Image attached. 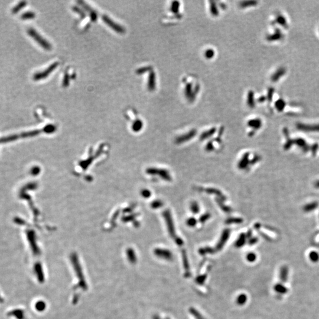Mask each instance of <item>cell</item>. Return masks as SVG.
Here are the masks:
<instances>
[{
	"mask_svg": "<svg viewBox=\"0 0 319 319\" xmlns=\"http://www.w3.org/2000/svg\"><path fill=\"white\" fill-rule=\"evenodd\" d=\"M28 34L32 37L35 41H37L39 44L44 49L50 50L51 49V45L46 39H44L41 35L33 28H30L27 30Z\"/></svg>",
	"mask_w": 319,
	"mask_h": 319,
	"instance_id": "1",
	"label": "cell"
},
{
	"mask_svg": "<svg viewBox=\"0 0 319 319\" xmlns=\"http://www.w3.org/2000/svg\"><path fill=\"white\" fill-rule=\"evenodd\" d=\"M58 65H59V63L57 62L52 63L46 70H43V72H38L37 74H34V76H33V79L34 81H39V80L43 79L44 78H46L50 74H51L54 70H55L57 68Z\"/></svg>",
	"mask_w": 319,
	"mask_h": 319,
	"instance_id": "2",
	"label": "cell"
},
{
	"mask_svg": "<svg viewBox=\"0 0 319 319\" xmlns=\"http://www.w3.org/2000/svg\"><path fill=\"white\" fill-rule=\"evenodd\" d=\"M102 20L106 23V25H108L109 27H111L112 30H114L115 32L120 33V34H123V33H125V29L124 28V27H123L122 25L115 23L109 17L107 16L106 15H103Z\"/></svg>",
	"mask_w": 319,
	"mask_h": 319,
	"instance_id": "3",
	"label": "cell"
},
{
	"mask_svg": "<svg viewBox=\"0 0 319 319\" xmlns=\"http://www.w3.org/2000/svg\"><path fill=\"white\" fill-rule=\"evenodd\" d=\"M155 254L158 257L166 261H172L173 260V254L169 250L167 249H156Z\"/></svg>",
	"mask_w": 319,
	"mask_h": 319,
	"instance_id": "4",
	"label": "cell"
},
{
	"mask_svg": "<svg viewBox=\"0 0 319 319\" xmlns=\"http://www.w3.org/2000/svg\"><path fill=\"white\" fill-rule=\"evenodd\" d=\"M78 2L79 3L80 5L82 6V7L85 8L86 9V11L89 13V16L90 17V18H91V20L92 21H95L97 20V14L96 12L95 11V10L91 8L89 5L86 4L84 1H78Z\"/></svg>",
	"mask_w": 319,
	"mask_h": 319,
	"instance_id": "5",
	"label": "cell"
},
{
	"mask_svg": "<svg viewBox=\"0 0 319 319\" xmlns=\"http://www.w3.org/2000/svg\"><path fill=\"white\" fill-rule=\"evenodd\" d=\"M298 129L306 131H319V125H306L303 123H297Z\"/></svg>",
	"mask_w": 319,
	"mask_h": 319,
	"instance_id": "6",
	"label": "cell"
},
{
	"mask_svg": "<svg viewBox=\"0 0 319 319\" xmlns=\"http://www.w3.org/2000/svg\"><path fill=\"white\" fill-rule=\"evenodd\" d=\"M284 36L281 30L277 28L275 29V32L272 34H270L267 36V40L269 41H278L283 38Z\"/></svg>",
	"mask_w": 319,
	"mask_h": 319,
	"instance_id": "7",
	"label": "cell"
},
{
	"mask_svg": "<svg viewBox=\"0 0 319 319\" xmlns=\"http://www.w3.org/2000/svg\"><path fill=\"white\" fill-rule=\"evenodd\" d=\"M286 69H285V67H279L275 71V72L271 76V81L273 82H277L281 77H283L286 74Z\"/></svg>",
	"mask_w": 319,
	"mask_h": 319,
	"instance_id": "8",
	"label": "cell"
},
{
	"mask_svg": "<svg viewBox=\"0 0 319 319\" xmlns=\"http://www.w3.org/2000/svg\"><path fill=\"white\" fill-rule=\"evenodd\" d=\"M182 258H183V267L184 268L186 271L185 272V277H189L190 275V272L189 271V264H188V260L187 257V255L186 253V251L184 250L182 252Z\"/></svg>",
	"mask_w": 319,
	"mask_h": 319,
	"instance_id": "9",
	"label": "cell"
},
{
	"mask_svg": "<svg viewBox=\"0 0 319 319\" xmlns=\"http://www.w3.org/2000/svg\"><path fill=\"white\" fill-rule=\"evenodd\" d=\"M156 88V75L154 72H151L148 81V88L150 90H153Z\"/></svg>",
	"mask_w": 319,
	"mask_h": 319,
	"instance_id": "10",
	"label": "cell"
},
{
	"mask_svg": "<svg viewBox=\"0 0 319 319\" xmlns=\"http://www.w3.org/2000/svg\"><path fill=\"white\" fill-rule=\"evenodd\" d=\"M228 237H229V231H228V230L225 231L221 237V240L219 241V242L216 246V249L218 250H221V249L223 248L224 244H225V243L226 242Z\"/></svg>",
	"mask_w": 319,
	"mask_h": 319,
	"instance_id": "11",
	"label": "cell"
},
{
	"mask_svg": "<svg viewBox=\"0 0 319 319\" xmlns=\"http://www.w3.org/2000/svg\"><path fill=\"white\" fill-rule=\"evenodd\" d=\"M274 23H278L279 25H281V26H283V27H284L285 28H288V24H287L286 18L280 14H278L276 16Z\"/></svg>",
	"mask_w": 319,
	"mask_h": 319,
	"instance_id": "12",
	"label": "cell"
},
{
	"mask_svg": "<svg viewBox=\"0 0 319 319\" xmlns=\"http://www.w3.org/2000/svg\"><path fill=\"white\" fill-rule=\"evenodd\" d=\"M286 105V102L283 99H279L275 102V107L278 112H282Z\"/></svg>",
	"mask_w": 319,
	"mask_h": 319,
	"instance_id": "13",
	"label": "cell"
},
{
	"mask_svg": "<svg viewBox=\"0 0 319 319\" xmlns=\"http://www.w3.org/2000/svg\"><path fill=\"white\" fill-rule=\"evenodd\" d=\"M248 125L249 127H252L253 128L258 130V129L260 128V127H261L262 123H261V121L260 119H254V120H251L249 121Z\"/></svg>",
	"mask_w": 319,
	"mask_h": 319,
	"instance_id": "14",
	"label": "cell"
},
{
	"mask_svg": "<svg viewBox=\"0 0 319 319\" xmlns=\"http://www.w3.org/2000/svg\"><path fill=\"white\" fill-rule=\"evenodd\" d=\"M288 268L286 267V266H284L283 267L281 270H280V275H279V277H280V279L283 281V282H286L287 280V277H288Z\"/></svg>",
	"mask_w": 319,
	"mask_h": 319,
	"instance_id": "15",
	"label": "cell"
},
{
	"mask_svg": "<svg viewBox=\"0 0 319 319\" xmlns=\"http://www.w3.org/2000/svg\"><path fill=\"white\" fill-rule=\"evenodd\" d=\"M27 4V2L26 1H21V2H20L17 5H16L14 8L12 9V13L13 14H16L18 13L22 8H24L25 6H26Z\"/></svg>",
	"mask_w": 319,
	"mask_h": 319,
	"instance_id": "16",
	"label": "cell"
},
{
	"mask_svg": "<svg viewBox=\"0 0 319 319\" xmlns=\"http://www.w3.org/2000/svg\"><path fill=\"white\" fill-rule=\"evenodd\" d=\"M247 295L245 294H241L237 296V303L239 306H243L247 302Z\"/></svg>",
	"mask_w": 319,
	"mask_h": 319,
	"instance_id": "17",
	"label": "cell"
},
{
	"mask_svg": "<svg viewBox=\"0 0 319 319\" xmlns=\"http://www.w3.org/2000/svg\"><path fill=\"white\" fill-rule=\"evenodd\" d=\"M35 17H36V14L34 13H33L32 11H28V12L23 13L21 16V18L23 20H31V19L34 18Z\"/></svg>",
	"mask_w": 319,
	"mask_h": 319,
	"instance_id": "18",
	"label": "cell"
},
{
	"mask_svg": "<svg viewBox=\"0 0 319 319\" xmlns=\"http://www.w3.org/2000/svg\"><path fill=\"white\" fill-rule=\"evenodd\" d=\"M189 312H190V313L192 315H193V316H194V317H195V319H203V317L202 316V314H201L199 311H197V310H196L195 309H194V308H192V307L190 308V309H189Z\"/></svg>",
	"mask_w": 319,
	"mask_h": 319,
	"instance_id": "19",
	"label": "cell"
},
{
	"mask_svg": "<svg viewBox=\"0 0 319 319\" xmlns=\"http://www.w3.org/2000/svg\"><path fill=\"white\" fill-rule=\"evenodd\" d=\"M274 290L280 294H285L287 291L286 288L281 284H277L274 287Z\"/></svg>",
	"mask_w": 319,
	"mask_h": 319,
	"instance_id": "20",
	"label": "cell"
},
{
	"mask_svg": "<svg viewBox=\"0 0 319 319\" xmlns=\"http://www.w3.org/2000/svg\"><path fill=\"white\" fill-rule=\"evenodd\" d=\"M245 235H243V234L241 235L239 237V239H237V242L235 244L236 246H237V248H240V247H241V246L244 245L245 244Z\"/></svg>",
	"mask_w": 319,
	"mask_h": 319,
	"instance_id": "21",
	"label": "cell"
},
{
	"mask_svg": "<svg viewBox=\"0 0 319 319\" xmlns=\"http://www.w3.org/2000/svg\"><path fill=\"white\" fill-rule=\"evenodd\" d=\"M248 104L250 107H254L255 106L254 92L252 91L249 92L248 97Z\"/></svg>",
	"mask_w": 319,
	"mask_h": 319,
	"instance_id": "22",
	"label": "cell"
},
{
	"mask_svg": "<svg viewBox=\"0 0 319 319\" xmlns=\"http://www.w3.org/2000/svg\"><path fill=\"white\" fill-rule=\"evenodd\" d=\"M257 4L256 1H244L241 3V6L242 7H251V6H256Z\"/></svg>",
	"mask_w": 319,
	"mask_h": 319,
	"instance_id": "23",
	"label": "cell"
},
{
	"mask_svg": "<svg viewBox=\"0 0 319 319\" xmlns=\"http://www.w3.org/2000/svg\"><path fill=\"white\" fill-rule=\"evenodd\" d=\"M207 277V274H205L202 275H199L196 278V282L199 284H203L205 283V280Z\"/></svg>",
	"mask_w": 319,
	"mask_h": 319,
	"instance_id": "24",
	"label": "cell"
},
{
	"mask_svg": "<svg viewBox=\"0 0 319 319\" xmlns=\"http://www.w3.org/2000/svg\"><path fill=\"white\" fill-rule=\"evenodd\" d=\"M309 257L311 260V261L316 262L319 261V255L316 252H311L309 254Z\"/></svg>",
	"mask_w": 319,
	"mask_h": 319,
	"instance_id": "25",
	"label": "cell"
},
{
	"mask_svg": "<svg viewBox=\"0 0 319 319\" xmlns=\"http://www.w3.org/2000/svg\"><path fill=\"white\" fill-rule=\"evenodd\" d=\"M256 259V256L255 254L253 253H250L246 255V260L249 262H253L255 261Z\"/></svg>",
	"mask_w": 319,
	"mask_h": 319,
	"instance_id": "26",
	"label": "cell"
},
{
	"mask_svg": "<svg viewBox=\"0 0 319 319\" xmlns=\"http://www.w3.org/2000/svg\"><path fill=\"white\" fill-rule=\"evenodd\" d=\"M179 7H180L179 2L175 1L172 3L171 9H172V11L174 13H177L179 9Z\"/></svg>",
	"mask_w": 319,
	"mask_h": 319,
	"instance_id": "27",
	"label": "cell"
},
{
	"mask_svg": "<svg viewBox=\"0 0 319 319\" xmlns=\"http://www.w3.org/2000/svg\"><path fill=\"white\" fill-rule=\"evenodd\" d=\"M215 55V52L212 49L207 50L205 53V57L207 59H212Z\"/></svg>",
	"mask_w": 319,
	"mask_h": 319,
	"instance_id": "28",
	"label": "cell"
},
{
	"mask_svg": "<svg viewBox=\"0 0 319 319\" xmlns=\"http://www.w3.org/2000/svg\"><path fill=\"white\" fill-rule=\"evenodd\" d=\"M274 89L272 88H270L268 90V93H267V100L271 102L272 100V97H273V95H274Z\"/></svg>",
	"mask_w": 319,
	"mask_h": 319,
	"instance_id": "29",
	"label": "cell"
},
{
	"mask_svg": "<svg viewBox=\"0 0 319 319\" xmlns=\"http://www.w3.org/2000/svg\"><path fill=\"white\" fill-rule=\"evenodd\" d=\"M317 204L316 203H313L310 205H307L306 207H304V210L307 212L310 211L314 209L317 207Z\"/></svg>",
	"mask_w": 319,
	"mask_h": 319,
	"instance_id": "30",
	"label": "cell"
},
{
	"mask_svg": "<svg viewBox=\"0 0 319 319\" xmlns=\"http://www.w3.org/2000/svg\"><path fill=\"white\" fill-rule=\"evenodd\" d=\"M151 69V67H141L140 69H139L137 70V74H144V73H146V72H147L148 70H150Z\"/></svg>",
	"mask_w": 319,
	"mask_h": 319,
	"instance_id": "31",
	"label": "cell"
},
{
	"mask_svg": "<svg viewBox=\"0 0 319 319\" xmlns=\"http://www.w3.org/2000/svg\"><path fill=\"white\" fill-rule=\"evenodd\" d=\"M200 254H202V255H205V254H208V253H212L213 251H212V249L209 248H205L204 249H202L200 250Z\"/></svg>",
	"mask_w": 319,
	"mask_h": 319,
	"instance_id": "32",
	"label": "cell"
},
{
	"mask_svg": "<svg viewBox=\"0 0 319 319\" xmlns=\"http://www.w3.org/2000/svg\"><path fill=\"white\" fill-rule=\"evenodd\" d=\"M73 9H74V11L76 13H78V14H79L82 17H85V14L84 12L82 11L81 8H78V7H74Z\"/></svg>",
	"mask_w": 319,
	"mask_h": 319,
	"instance_id": "33",
	"label": "cell"
},
{
	"mask_svg": "<svg viewBox=\"0 0 319 319\" xmlns=\"http://www.w3.org/2000/svg\"><path fill=\"white\" fill-rule=\"evenodd\" d=\"M69 76L66 74L65 76V78L63 79V83H62V85H63V86L64 87H67L69 85Z\"/></svg>",
	"mask_w": 319,
	"mask_h": 319,
	"instance_id": "34",
	"label": "cell"
},
{
	"mask_svg": "<svg viewBox=\"0 0 319 319\" xmlns=\"http://www.w3.org/2000/svg\"><path fill=\"white\" fill-rule=\"evenodd\" d=\"M296 143L300 146H304V144H306V142H304V141L302 139H297L296 140Z\"/></svg>",
	"mask_w": 319,
	"mask_h": 319,
	"instance_id": "35",
	"label": "cell"
},
{
	"mask_svg": "<svg viewBox=\"0 0 319 319\" xmlns=\"http://www.w3.org/2000/svg\"><path fill=\"white\" fill-rule=\"evenodd\" d=\"M176 242L177 244H178L180 246L182 245L183 244V241H182L181 239H180V238H177V239H176Z\"/></svg>",
	"mask_w": 319,
	"mask_h": 319,
	"instance_id": "36",
	"label": "cell"
},
{
	"mask_svg": "<svg viewBox=\"0 0 319 319\" xmlns=\"http://www.w3.org/2000/svg\"><path fill=\"white\" fill-rule=\"evenodd\" d=\"M265 100H266V98L264 96H261L260 98H259V99H258V101L259 102H260V103H262V102H264Z\"/></svg>",
	"mask_w": 319,
	"mask_h": 319,
	"instance_id": "37",
	"label": "cell"
},
{
	"mask_svg": "<svg viewBox=\"0 0 319 319\" xmlns=\"http://www.w3.org/2000/svg\"><path fill=\"white\" fill-rule=\"evenodd\" d=\"M153 319H160V317H159V316H154V318H153Z\"/></svg>",
	"mask_w": 319,
	"mask_h": 319,
	"instance_id": "38",
	"label": "cell"
},
{
	"mask_svg": "<svg viewBox=\"0 0 319 319\" xmlns=\"http://www.w3.org/2000/svg\"><path fill=\"white\" fill-rule=\"evenodd\" d=\"M169 319V318H166V319Z\"/></svg>",
	"mask_w": 319,
	"mask_h": 319,
	"instance_id": "39",
	"label": "cell"
},
{
	"mask_svg": "<svg viewBox=\"0 0 319 319\" xmlns=\"http://www.w3.org/2000/svg\"><path fill=\"white\" fill-rule=\"evenodd\" d=\"M204 319V318H203V319Z\"/></svg>",
	"mask_w": 319,
	"mask_h": 319,
	"instance_id": "40",
	"label": "cell"
}]
</instances>
